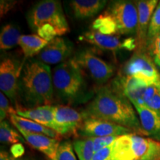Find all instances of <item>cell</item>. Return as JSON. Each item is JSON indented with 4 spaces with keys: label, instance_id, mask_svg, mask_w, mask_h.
Wrapping results in <instances>:
<instances>
[{
    "label": "cell",
    "instance_id": "5b68a950",
    "mask_svg": "<svg viewBox=\"0 0 160 160\" xmlns=\"http://www.w3.org/2000/svg\"><path fill=\"white\" fill-rule=\"evenodd\" d=\"M28 22L30 27L35 31L46 24L54 28L58 37L69 31V25L61 2L57 0H44L35 5L28 14Z\"/></svg>",
    "mask_w": 160,
    "mask_h": 160
},
{
    "label": "cell",
    "instance_id": "cb8c5ba5",
    "mask_svg": "<svg viewBox=\"0 0 160 160\" xmlns=\"http://www.w3.org/2000/svg\"><path fill=\"white\" fill-rule=\"evenodd\" d=\"M73 146L79 160H92L93 159L95 153L93 138L75 140Z\"/></svg>",
    "mask_w": 160,
    "mask_h": 160
},
{
    "label": "cell",
    "instance_id": "7c38bea8",
    "mask_svg": "<svg viewBox=\"0 0 160 160\" xmlns=\"http://www.w3.org/2000/svg\"><path fill=\"white\" fill-rule=\"evenodd\" d=\"M135 2L138 11V25L136 37L137 51H147V37L150 22L159 3L157 0H141Z\"/></svg>",
    "mask_w": 160,
    "mask_h": 160
},
{
    "label": "cell",
    "instance_id": "e0dca14e",
    "mask_svg": "<svg viewBox=\"0 0 160 160\" xmlns=\"http://www.w3.org/2000/svg\"><path fill=\"white\" fill-rule=\"evenodd\" d=\"M19 132L30 145L43 153L51 160L55 159L57 150L60 145L59 141L57 139L40 133H30L22 130H20Z\"/></svg>",
    "mask_w": 160,
    "mask_h": 160
},
{
    "label": "cell",
    "instance_id": "d590c367",
    "mask_svg": "<svg viewBox=\"0 0 160 160\" xmlns=\"http://www.w3.org/2000/svg\"><path fill=\"white\" fill-rule=\"evenodd\" d=\"M153 61H154L156 65H157V68L159 69V71L160 72V56H157V57H153Z\"/></svg>",
    "mask_w": 160,
    "mask_h": 160
},
{
    "label": "cell",
    "instance_id": "d6a6232c",
    "mask_svg": "<svg viewBox=\"0 0 160 160\" xmlns=\"http://www.w3.org/2000/svg\"><path fill=\"white\" fill-rule=\"evenodd\" d=\"M145 105L156 112L160 117V91L158 92Z\"/></svg>",
    "mask_w": 160,
    "mask_h": 160
},
{
    "label": "cell",
    "instance_id": "f1b7e54d",
    "mask_svg": "<svg viewBox=\"0 0 160 160\" xmlns=\"http://www.w3.org/2000/svg\"><path fill=\"white\" fill-rule=\"evenodd\" d=\"M118 137H119L118 136H108V137L93 138L94 152L97 153L100 150L113 145Z\"/></svg>",
    "mask_w": 160,
    "mask_h": 160
},
{
    "label": "cell",
    "instance_id": "ffe728a7",
    "mask_svg": "<svg viewBox=\"0 0 160 160\" xmlns=\"http://www.w3.org/2000/svg\"><path fill=\"white\" fill-rule=\"evenodd\" d=\"M10 119L11 122L20 131H25L30 133H40L48 137L54 138V139H59V135L57 132L53 131V129L45 127L41 124H39L33 120L25 119L22 117H19L17 114H11L10 116Z\"/></svg>",
    "mask_w": 160,
    "mask_h": 160
},
{
    "label": "cell",
    "instance_id": "4dcf8cb0",
    "mask_svg": "<svg viewBox=\"0 0 160 160\" xmlns=\"http://www.w3.org/2000/svg\"><path fill=\"white\" fill-rule=\"evenodd\" d=\"M147 50L149 54L153 57L160 56V33L153 39Z\"/></svg>",
    "mask_w": 160,
    "mask_h": 160
},
{
    "label": "cell",
    "instance_id": "f546056e",
    "mask_svg": "<svg viewBox=\"0 0 160 160\" xmlns=\"http://www.w3.org/2000/svg\"><path fill=\"white\" fill-rule=\"evenodd\" d=\"M37 33L38 36H39L40 37L48 42L58 37L57 31H56V29L48 24L41 26L37 31Z\"/></svg>",
    "mask_w": 160,
    "mask_h": 160
},
{
    "label": "cell",
    "instance_id": "836d02e7",
    "mask_svg": "<svg viewBox=\"0 0 160 160\" xmlns=\"http://www.w3.org/2000/svg\"><path fill=\"white\" fill-rule=\"evenodd\" d=\"M11 153L12 157L16 159H19L25 153V148L21 143L14 144L11 147Z\"/></svg>",
    "mask_w": 160,
    "mask_h": 160
},
{
    "label": "cell",
    "instance_id": "e575fe53",
    "mask_svg": "<svg viewBox=\"0 0 160 160\" xmlns=\"http://www.w3.org/2000/svg\"><path fill=\"white\" fill-rule=\"evenodd\" d=\"M0 160H25V159H16V158L10 156L7 152L1 151V153H0Z\"/></svg>",
    "mask_w": 160,
    "mask_h": 160
},
{
    "label": "cell",
    "instance_id": "603a6c76",
    "mask_svg": "<svg viewBox=\"0 0 160 160\" xmlns=\"http://www.w3.org/2000/svg\"><path fill=\"white\" fill-rule=\"evenodd\" d=\"M22 35L14 25H6L3 26L0 33V48L2 50H8L19 45V41Z\"/></svg>",
    "mask_w": 160,
    "mask_h": 160
},
{
    "label": "cell",
    "instance_id": "3957f363",
    "mask_svg": "<svg viewBox=\"0 0 160 160\" xmlns=\"http://www.w3.org/2000/svg\"><path fill=\"white\" fill-rule=\"evenodd\" d=\"M111 160H160V142L133 133L120 136L113 144Z\"/></svg>",
    "mask_w": 160,
    "mask_h": 160
},
{
    "label": "cell",
    "instance_id": "5bb4252c",
    "mask_svg": "<svg viewBox=\"0 0 160 160\" xmlns=\"http://www.w3.org/2000/svg\"><path fill=\"white\" fill-rule=\"evenodd\" d=\"M148 85L149 84L145 80L131 76H125L117 80V90L122 91L132 104L145 105L142 97Z\"/></svg>",
    "mask_w": 160,
    "mask_h": 160
},
{
    "label": "cell",
    "instance_id": "8fae6325",
    "mask_svg": "<svg viewBox=\"0 0 160 160\" xmlns=\"http://www.w3.org/2000/svg\"><path fill=\"white\" fill-rule=\"evenodd\" d=\"M23 67L17 60L5 58L0 65V89L6 97L14 101L19 90V77Z\"/></svg>",
    "mask_w": 160,
    "mask_h": 160
},
{
    "label": "cell",
    "instance_id": "d6986e66",
    "mask_svg": "<svg viewBox=\"0 0 160 160\" xmlns=\"http://www.w3.org/2000/svg\"><path fill=\"white\" fill-rule=\"evenodd\" d=\"M107 2L103 0H73L70 3L75 17L85 19L94 17L105 7Z\"/></svg>",
    "mask_w": 160,
    "mask_h": 160
},
{
    "label": "cell",
    "instance_id": "83f0119b",
    "mask_svg": "<svg viewBox=\"0 0 160 160\" xmlns=\"http://www.w3.org/2000/svg\"><path fill=\"white\" fill-rule=\"evenodd\" d=\"M17 111L10 105L8 99L2 92L0 93V118L1 122L7 117L8 115L16 114Z\"/></svg>",
    "mask_w": 160,
    "mask_h": 160
},
{
    "label": "cell",
    "instance_id": "ac0fdd59",
    "mask_svg": "<svg viewBox=\"0 0 160 160\" xmlns=\"http://www.w3.org/2000/svg\"><path fill=\"white\" fill-rule=\"evenodd\" d=\"M139 117L142 134L160 139V117L145 105L133 104Z\"/></svg>",
    "mask_w": 160,
    "mask_h": 160
},
{
    "label": "cell",
    "instance_id": "44dd1931",
    "mask_svg": "<svg viewBox=\"0 0 160 160\" xmlns=\"http://www.w3.org/2000/svg\"><path fill=\"white\" fill-rule=\"evenodd\" d=\"M48 43V42L37 34L22 35L19 41V45L25 57H33L38 55Z\"/></svg>",
    "mask_w": 160,
    "mask_h": 160
},
{
    "label": "cell",
    "instance_id": "ba28073f",
    "mask_svg": "<svg viewBox=\"0 0 160 160\" xmlns=\"http://www.w3.org/2000/svg\"><path fill=\"white\" fill-rule=\"evenodd\" d=\"M73 61L89 73L92 79L99 84L105 83L113 74V67L89 51L78 53Z\"/></svg>",
    "mask_w": 160,
    "mask_h": 160
},
{
    "label": "cell",
    "instance_id": "484cf974",
    "mask_svg": "<svg viewBox=\"0 0 160 160\" xmlns=\"http://www.w3.org/2000/svg\"><path fill=\"white\" fill-rule=\"evenodd\" d=\"M160 33V2L153 12L148 31L147 49L153 39Z\"/></svg>",
    "mask_w": 160,
    "mask_h": 160
},
{
    "label": "cell",
    "instance_id": "6da1fadb",
    "mask_svg": "<svg viewBox=\"0 0 160 160\" xmlns=\"http://www.w3.org/2000/svg\"><path fill=\"white\" fill-rule=\"evenodd\" d=\"M84 119L94 118L124 126L141 133V125L131 102L117 89L102 88L82 113Z\"/></svg>",
    "mask_w": 160,
    "mask_h": 160
},
{
    "label": "cell",
    "instance_id": "4fadbf2b",
    "mask_svg": "<svg viewBox=\"0 0 160 160\" xmlns=\"http://www.w3.org/2000/svg\"><path fill=\"white\" fill-rule=\"evenodd\" d=\"M72 53V45L63 38L57 37L50 41L37 56V60L46 65H57L67 61Z\"/></svg>",
    "mask_w": 160,
    "mask_h": 160
},
{
    "label": "cell",
    "instance_id": "2e32d148",
    "mask_svg": "<svg viewBox=\"0 0 160 160\" xmlns=\"http://www.w3.org/2000/svg\"><path fill=\"white\" fill-rule=\"evenodd\" d=\"M16 111V114L19 117L33 120L36 122L53 129L60 134V129L54 118V106L40 105L30 109H17Z\"/></svg>",
    "mask_w": 160,
    "mask_h": 160
},
{
    "label": "cell",
    "instance_id": "30bf717a",
    "mask_svg": "<svg viewBox=\"0 0 160 160\" xmlns=\"http://www.w3.org/2000/svg\"><path fill=\"white\" fill-rule=\"evenodd\" d=\"M81 135L89 138L103 137L108 136H120L132 133L133 131L124 126L106 120L87 118L84 119L79 128Z\"/></svg>",
    "mask_w": 160,
    "mask_h": 160
},
{
    "label": "cell",
    "instance_id": "7402d4cb",
    "mask_svg": "<svg viewBox=\"0 0 160 160\" xmlns=\"http://www.w3.org/2000/svg\"><path fill=\"white\" fill-rule=\"evenodd\" d=\"M92 30L105 35H119L117 24L108 12L98 17L92 24Z\"/></svg>",
    "mask_w": 160,
    "mask_h": 160
},
{
    "label": "cell",
    "instance_id": "1f68e13d",
    "mask_svg": "<svg viewBox=\"0 0 160 160\" xmlns=\"http://www.w3.org/2000/svg\"><path fill=\"white\" fill-rule=\"evenodd\" d=\"M113 145L100 150L94 153L92 160H111Z\"/></svg>",
    "mask_w": 160,
    "mask_h": 160
},
{
    "label": "cell",
    "instance_id": "9c48e42d",
    "mask_svg": "<svg viewBox=\"0 0 160 160\" xmlns=\"http://www.w3.org/2000/svg\"><path fill=\"white\" fill-rule=\"evenodd\" d=\"M79 39L108 51H116L119 49L133 51L137 48V39L134 38L129 37L121 40L119 35H105L93 30L85 32Z\"/></svg>",
    "mask_w": 160,
    "mask_h": 160
},
{
    "label": "cell",
    "instance_id": "52a82bcc",
    "mask_svg": "<svg viewBox=\"0 0 160 160\" xmlns=\"http://www.w3.org/2000/svg\"><path fill=\"white\" fill-rule=\"evenodd\" d=\"M106 12L113 17L117 24L119 35L137 34L138 11L135 2H113Z\"/></svg>",
    "mask_w": 160,
    "mask_h": 160
},
{
    "label": "cell",
    "instance_id": "277c9868",
    "mask_svg": "<svg viewBox=\"0 0 160 160\" xmlns=\"http://www.w3.org/2000/svg\"><path fill=\"white\" fill-rule=\"evenodd\" d=\"M52 78L53 91L61 99H76L85 87L81 68L73 59L58 65L53 69Z\"/></svg>",
    "mask_w": 160,
    "mask_h": 160
},
{
    "label": "cell",
    "instance_id": "4316f807",
    "mask_svg": "<svg viewBox=\"0 0 160 160\" xmlns=\"http://www.w3.org/2000/svg\"><path fill=\"white\" fill-rule=\"evenodd\" d=\"M54 160H77L73 146L69 141L60 143Z\"/></svg>",
    "mask_w": 160,
    "mask_h": 160
},
{
    "label": "cell",
    "instance_id": "8992f818",
    "mask_svg": "<svg viewBox=\"0 0 160 160\" xmlns=\"http://www.w3.org/2000/svg\"><path fill=\"white\" fill-rule=\"evenodd\" d=\"M125 76L136 77L149 85H160V72L147 51H137L124 66Z\"/></svg>",
    "mask_w": 160,
    "mask_h": 160
},
{
    "label": "cell",
    "instance_id": "9a60e30c",
    "mask_svg": "<svg viewBox=\"0 0 160 160\" xmlns=\"http://www.w3.org/2000/svg\"><path fill=\"white\" fill-rule=\"evenodd\" d=\"M54 118L60 129V134L65 135L79 128L84 121L82 113L68 106H54Z\"/></svg>",
    "mask_w": 160,
    "mask_h": 160
},
{
    "label": "cell",
    "instance_id": "7a4b0ae2",
    "mask_svg": "<svg viewBox=\"0 0 160 160\" xmlns=\"http://www.w3.org/2000/svg\"><path fill=\"white\" fill-rule=\"evenodd\" d=\"M21 85L25 99L36 107L50 105L53 99V78L48 65L37 59L23 66Z\"/></svg>",
    "mask_w": 160,
    "mask_h": 160
},
{
    "label": "cell",
    "instance_id": "d4e9b609",
    "mask_svg": "<svg viewBox=\"0 0 160 160\" xmlns=\"http://www.w3.org/2000/svg\"><path fill=\"white\" fill-rule=\"evenodd\" d=\"M0 140L1 142L13 145L25 142L23 138L4 120L0 124Z\"/></svg>",
    "mask_w": 160,
    "mask_h": 160
}]
</instances>
